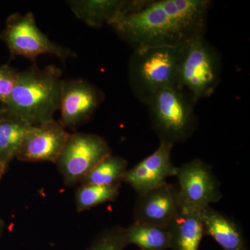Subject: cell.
Returning <instances> with one entry per match:
<instances>
[{
    "mask_svg": "<svg viewBox=\"0 0 250 250\" xmlns=\"http://www.w3.org/2000/svg\"><path fill=\"white\" fill-rule=\"evenodd\" d=\"M125 0H71L67 1L72 12L90 27L110 26L126 9Z\"/></svg>",
    "mask_w": 250,
    "mask_h": 250,
    "instance_id": "9a60e30c",
    "label": "cell"
},
{
    "mask_svg": "<svg viewBox=\"0 0 250 250\" xmlns=\"http://www.w3.org/2000/svg\"><path fill=\"white\" fill-rule=\"evenodd\" d=\"M1 38L12 57H22L34 62L42 54H50L62 61L76 56L70 49L51 41L38 27L31 12L10 16Z\"/></svg>",
    "mask_w": 250,
    "mask_h": 250,
    "instance_id": "8992f818",
    "label": "cell"
},
{
    "mask_svg": "<svg viewBox=\"0 0 250 250\" xmlns=\"http://www.w3.org/2000/svg\"><path fill=\"white\" fill-rule=\"evenodd\" d=\"M175 177L179 208L201 212L221 200L220 183L205 161L195 159L177 167Z\"/></svg>",
    "mask_w": 250,
    "mask_h": 250,
    "instance_id": "52a82bcc",
    "label": "cell"
},
{
    "mask_svg": "<svg viewBox=\"0 0 250 250\" xmlns=\"http://www.w3.org/2000/svg\"><path fill=\"white\" fill-rule=\"evenodd\" d=\"M205 235L211 237L224 250H248L241 227L210 206L200 212Z\"/></svg>",
    "mask_w": 250,
    "mask_h": 250,
    "instance_id": "4fadbf2b",
    "label": "cell"
},
{
    "mask_svg": "<svg viewBox=\"0 0 250 250\" xmlns=\"http://www.w3.org/2000/svg\"><path fill=\"white\" fill-rule=\"evenodd\" d=\"M69 136L65 127L54 119L32 125L23 139L16 158L26 162L57 163Z\"/></svg>",
    "mask_w": 250,
    "mask_h": 250,
    "instance_id": "30bf717a",
    "label": "cell"
},
{
    "mask_svg": "<svg viewBox=\"0 0 250 250\" xmlns=\"http://www.w3.org/2000/svg\"><path fill=\"white\" fill-rule=\"evenodd\" d=\"M4 223L2 219L0 218V238H1V234L3 233V230H4Z\"/></svg>",
    "mask_w": 250,
    "mask_h": 250,
    "instance_id": "603a6c76",
    "label": "cell"
},
{
    "mask_svg": "<svg viewBox=\"0 0 250 250\" xmlns=\"http://www.w3.org/2000/svg\"><path fill=\"white\" fill-rule=\"evenodd\" d=\"M126 246L125 229L116 227L104 231L89 250H124Z\"/></svg>",
    "mask_w": 250,
    "mask_h": 250,
    "instance_id": "ffe728a7",
    "label": "cell"
},
{
    "mask_svg": "<svg viewBox=\"0 0 250 250\" xmlns=\"http://www.w3.org/2000/svg\"><path fill=\"white\" fill-rule=\"evenodd\" d=\"M126 245H134L141 250H166L171 247L167 228L134 221L125 229Z\"/></svg>",
    "mask_w": 250,
    "mask_h": 250,
    "instance_id": "e0dca14e",
    "label": "cell"
},
{
    "mask_svg": "<svg viewBox=\"0 0 250 250\" xmlns=\"http://www.w3.org/2000/svg\"><path fill=\"white\" fill-rule=\"evenodd\" d=\"M183 46L134 49L128 65V78L140 103L146 106L157 92L177 85Z\"/></svg>",
    "mask_w": 250,
    "mask_h": 250,
    "instance_id": "3957f363",
    "label": "cell"
},
{
    "mask_svg": "<svg viewBox=\"0 0 250 250\" xmlns=\"http://www.w3.org/2000/svg\"><path fill=\"white\" fill-rule=\"evenodd\" d=\"M209 0H135L110 27L133 49L181 47L205 36Z\"/></svg>",
    "mask_w": 250,
    "mask_h": 250,
    "instance_id": "6da1fadb",
    "label": "cell"
},
{
    "mask_svg": "<svg viewBox=\"0 0 250 250\" xmlns=\"http://www.w3.org/2000/svg\"><path fill=\"white\" fill-rule=\"evenodd\" d=\"M111 154L107 141L101 136L85 133L70 134L57 160L67 185L81 182L100 161Z\"/></svg>",
    "mask_w": 250,
    "mask_h": 250,
    "instance_id": "ba28073f",
    "label": "cell"
},
{
    "mask_svg": "<svg viewBox=\"0 0 250 250\" xmlns=\"http://www.w3.org/2000/svg\"><path fill=\"white\" fill-rule=\"evenodd\" d=\"M222 72L220 54L205 36L183 46L179 64L177 85L195 103L215 93Z\"/></svg>",
    "mask_w": 250,
    "mask_h": 250,
    "instance_id": "5b68a950",
    "label": "cell"
},
{
    "mask_svg": "<svg viewBox=\"0 0 250 250\" xmlns=\"http://www.w3.org/2000/svg\"><path fill=\"white\" fill-rule=\"evenodd\" d=\"M19 71L9 65H0V103L5 104L17 83Z\"/></svg>",
    "mask_w": 250,
    "mask_h": 250,
    "instance_id": "44dd1931",
    "label": "cell"
},
{
    "mask_svg": "<svg viewBox=\"0 0 250 250\" xmlns=\"http://www.w3.org/2000/svg\"><path fill=\"white\" fill-rule=\"evenodd\" d=\"M197 104L178 86L157 92L146 106L160 141L174 145L191 137L197 126Z\"/></svg>",
    "mask_w": 250,
    "mask_h": 250,
    "instance_id": "277c9868",
    "label": "cell"
},
{
    "mask_svg": "<svg viewBox=\"0 0 250 250\" xmlns=\"http://www.w3.org/2000/svg\"><path fill=\"white\" fill-rule=\"evenodd\" d=\"M104 98L103 92L88 81L82 79L62 81L59 122L64 127H78L89 121Z\"/></svg>",
    "mask_w": 250,
    "mask_h": 250,
    "instance_id": "9c48e42d",
    "label": "cell"
},
{
    "mask_svg": "<svg viewBox=\"0 0 250 250\" xmlns=\"http://www.w3.org/2000/svg\"><path fill=\"white\" fill-rule=\"evenodd\" d=\"M31 126L4 108L0 109V159L5 164L16 158Z\"/></svg>",
    "mask_w": 250,
    "mask_h": 250,
    "instance_id": "2e32d148",
    "label": "cell"
},
{
    "mask_svg": "<svg viewBox=\"0 0 250 250\" xmlns=\"http://www.w3.org/2000/svg\"><path fill=\"white\" fill-rule=\"evenodd\" d=\"M6 167H7V164H5L0 159V180L1 179V177L4 175L5 171H6Z\"/></svg>",
    "mask_w": 250,
    "mask_h": 250,
    "instance_id": "7402d4cb",
    "label": "cell"
},
{
    "mask_svg": "<svg viewBox=\"0 0 250 250\" xmlns=\"http://www.w3.org/2000/svg\"><path fill=\"white\" fill-rule=\"evenodd\" d=\"M167 229L171 238L170 249L199 250L205 236L200 212L179 208Z\"/></svg>",
    "mask_w": 250,
    "mask_h": 250,
    "instance_id": "5bb4252c",
    "label": "cell"
},
{
    "mask_svg": "<svg viewBox=\"0 0 250 250\" xmlns=\"http://www.w3.org/2000/svg\"><path fill=\"white\" fill-rule=\"evenodd\" d=\"M121 184L99 186L82 184L76 193V205L79 211L88 210L105 202L114 201L119 195Z\"/></svg>",
    "mask_w": 250,
    "mask_h": 250,
    "instance_id": "d6986e66",
    "label": "cell"
},
{
    "mask_svg": "<svg viewBox=\"0 0 250 250\" xmlns=\"http://www.w3.org/2000/svg\"><path fill=\"white\" fill-rule=\"evenodd\" d=\"M62 72L54 65H33L19 72L17 83L3 108L29 125L54 120L59 110Z\"/></svg>",
    "mask_w": 250,
    "mask_h": 250,
    "instance_id": "7a4b0ae2",
    "label": "cell"
},
{
    "mask_svg": "<svg viewBox=\"0 0 250 250\" xmlns=\"http://www.w3.org/2000/svg\"><path fill=\"white\" fill-rule=\"evenodd\" d=\"M179 208L177 188L166 183L139 195L134 207V221L167 228Z\"/></svg>",
    "mask_w": 250,
    "mask_h": 250,
    "instance_id": "7c38bea8",
    "label": "cell"
},
{
    "mask_svg": "<svg viewBox=\"0 0 250 250\" xmlns=\"http://www.w3.org/2000/svg\"><path fill=\"white\" fill-rule=\"evenodd\" d=\"M127 170L126 161L111 154L95 166L81 182L99 186L117 185L123 182Z\"/></svg>",
    "mask_w": 250,
    "mask_h": 250,
    "instance_id": "ac0fdd59",
    "label": "cell"
},
{
    "mask_svg": "<svg viewBox=\"0 0 250 250\" xmlns=\"http://www.w3.org/2000/svg\"><path fill=\"white\" fill-rule=\"evenodd\" d=\"M173 145L160 141L150 155L128 170L123 182L129 184L139 195L167 183L168 177H175L177 167L171 161Z\"/></svg>",
    "mask_w": 250,
    "mask_h": 250,
    "instance_id": "8fae6325",
    "label": "cell"
}]
</instances>
